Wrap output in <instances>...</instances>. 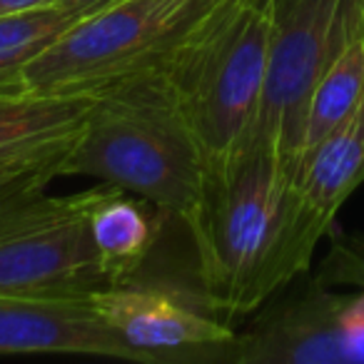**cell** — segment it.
Here are the masks:
<instances>
[{"label":"cell","instance_id":"cell-1","mask_svg":"<svg viewBox=\"0 0 364 364\" xmlns=\"http://www.w3.org/2000/svg\"><path fill=\"white\" fill-rule=\"evenodd\" d=\"M188 232L210 307L247 314L307 272L324 232L304 215L292 172L264 142L245 135L205 170Z\"/></svg>","mask_w":364,"mask_h":364},{"label":"cell","instance_id":"cell-2","mask_svg":"<svg viewBox=\"0 0 364 364\" xmlns=\"http://www.w3.org/2000/svg\"><path fill=\"white\" fill-rule=\"evenodd\" d=\"M63 175H90L137 195L185 228L205 190V157L160 70L92 92Z\"/></svg>","mask_w":364,"mask_h":364},{"label":"cell","instance_id":"cell-3","mask_svg":"<svg viewBox=\"0 0 364 364\" xmlns=\"http://www.w3.org/2000/svg\"><path fill=\"white\" fill-rule=\"evenodd\" d=\"M272 0H223L160 73L205 157H230L257 115L267 75Z\"/></svg>","mask_w":364,"mask_h":364},{"label":"cell","instance_id":"cell-4","mask_svg":"<svg viewBox=\"0 0 364 364\" xmlns=\"http://www.w3.org/2000/svg\"><path fill=\"white\" fill-rule=\"evenodd\" d=\"M223 0H120L75 23L26 70V90L85 92L160 70Z\"/></svg>","mask_w":364,"mask_h":364},{"label":"cell","instance_id":"cell-5","mask_svg":"<svg viewBox=\"0 0 364 364\" xmlns=\"http://www.w3.org/2000/svg\"><path fill=\"white\" fill-rule=\"evenodd\" d=\"M107 193L46 195V188L0 195V297L87 299L107 287L92 247L90 215Z\"/></svg>","mask_w":364,"mask_h":364},{"label":"cell","instance_id":"cell-6","mask_svg":"<svg viewBox=\"0 0 364 364\" xmlns=\"http://www.w3.org/2000/svg\"><path fill=\"white\" fill-rule=\"evenodd\" d=\"M354 0H272L267 75L247 135L272 147L297 182L309 100L347 36Z\"/></svg>","mask_w":364,"mask_h":364},{"label":"cell","instance_id":"cell-7","mask_svg":"<svg viewBox=\"0 0 364 364\" xmlns=\"http://www.w3.org/2000/svg\"><path fill=\"white\" fill-rule=\"evenodd\" d=\"M252 327L235 332L220 362L347 364L364 362V292L339 294L314 279L269 297Z\"/></svg>","mask_w":364,"mask_h":364},{"label":"cell","instance_id":"cell-8","mask_svg":"<svg viewBox=\"0 0 364 364\" xmlns=\"http://www.w3.org/2000/svg\"><path fill=\"white\" fill-rule=\"evenodd\" d=\"M90 304L142 362H218L235 329L200 312L175 292L147 284H122L92 292Z\"/></svg>","mask_w":364,"mask_h":364},{"label":"cell","instance_id":"cell-9","mask_svg":"<svg viewBox=\"0 0 364 364\" xmlns=\"http://www.w3.org/2000/svg\"><path fill=\"white\" fill-rule=\"evenodd\" d=\"M92 102L85 92H0V170L60 177Z\"/></svg>","mask_w":364,"mask_h":364},{"label":"cell","instance_id":"cell-10","mask_svg":"<svg viewBox=\"0 0 364 364\" xmlns=\"http://www.w3.org/2000/svg\"><path fill=\"white\" fill-rule=\"evenodd\" d=\"M0 354H90L142 362L90 299L0 297Z\"/></svg>","mask_w":364,"mask_h":364},{"label":"cell","instance_id":"cell-11","mask_svg":"<svg viewBox=\"0 0 364 364\" xmlns=\"http://www.w3.org/2000/svg\"><path fill=\"white\" fill-rule=\"evenodd\" d=\"M364 182V100L304 160L297 175L302 210L324 235L344 200Z\"/></svg>","mask_w":364,"mask_h":364},{"label":"cell","instance_id":"cell-12","mask_svg":"<svg viewBox=\"0 0 364 364\" xmlns=\"http://www.w3.org/2000/svg\"><path fill=\"white\" fill-rule=\"evenodd\" d=\"M155 205H142L122 188L107 185V193L90 215V237L107 284L135 277L157 237Z\"/></svg>","mask_w":364,"mask_h":364},{"label":"cell","instance_id":"cell-13","mask_svg":"<svg viewBox=\"0 0 364 364\" xmlns=\"http://www.w3.org/2000/svg\"><path fill=\"white\" fill-rule=\"evenodd\" d=\"M75 23L82 18L53 6L0 18V92L23 90L28 65Z\"/></svg>","mask_w":364,"mask_h":364},{"label":"cell","instance_id":"cell-14","mask_svg":"<svg viewBox=\"0 0 364 364\" xmlns=\"http://www.w3.org/2000/svg\"><path fill=\"white\" fill-rule=\"evenodd\" d=\"M319 279L324 284H349L357 287V292H364V235L334 240Z\"/></svg>","mask_w":364,"mask_h":364},{"label":"cell","instance_id":"cell-15","mask_svg":"<svg viewBox=\"0 0 364 364\" xmlns=\"http://www.w3.org/2000/svg\"><path fill=\"white\" fill-rule=\"evenodd\" d=\"M53 177L46 172H11L0 170V193H16L28 188H46Z\"/></svg>","mask_w":364,"mask_h":364},{"label":"cell","instance_id":"cell-16","mask_svg":"<svg viewBox=\"0 0 364 364\" xmlns=\"http://www.w3.org/2000/svg\"><path fill=\"white\" fill-rule=\"evenodd\" d=\"M115 3H120V0H50L53 8H60V11H65V13H73V16L82 18V21L92 18L95 13L105 11V8L115 6Z\"/></svg>","mask_w":364,"mask_h":364},{"label":"cell","instance_id":"cell-17","mask_svg":"<svg viewBox=\"0 0 364 364\" xmlns=\"http://www.w3.org/2000/svg\"><path fill=\"white\" fill-rule=\"evenodd\" d=\"M46 6H50V0H0V18L16 16V13H28Z\"/></svg>","mask_w":364,"mask_h":364},{"label":"cell","instance_id":"cell-18","mask_svg":"<svg viewBox=\"0 0 364 364\" xmlns=\"http://www.w3.org/2000/svg\"><path fill=\"white\" fill-rule=\"evenodd\" d=\"M28 190H31V188H28ZM16 193H18V190H16ZM0 195H6V193H0Z\"/></svg>","mask_w":364,"mask_h":364}]
</instances>
